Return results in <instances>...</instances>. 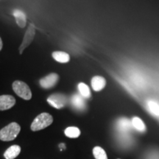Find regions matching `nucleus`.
I'll return each instance as SVG.
<instances>
[{
    "label": "nucleus",
    "mask_w": 159,
    "mask_h": 159,
    "mask_svg": "<svg viewBox=\"0 0 159 159\" xmlns=\"http://www.w3.org/2000/svg\"><path fill=\"white\" fill-rule=\"evenodd\" d=\"M21 128L16 122H12L0 130V139L3 142L13 141L19 135Z\"/></svg>",
    "instance_id": "f257e3e1"
},
{
    "label": "nucleus",
    "mask_w": 159,
    "mask_h": 159,
    "mask_svg": "<svg viewBox=\"0 0 159 159\" xmlns=\"http://www.w3.org/2000/svg\"><path fill=\"white\" fill-rule=\"evenodd\" d=\"M53 122V118L49 114L42 113L39 114L31 125V130L33 131H38L43 130L50 125Z\"/></svg>",
    "instance_id": "f03ea898"
},
{
    "label": "nucleus",
    "mask_w": 159,
    "mask_h": 159,
    "mask_svg": "<svg viewBox=\"0 0 159 159\" xmlns=\"http://www.w3.org/2000/svg\"><path fill=\"white\" fill-rule=\"evenodd\" d=\"M13 89L18 96L25 100H29L32 98L30 89L22 81L16 80L13 83Z\"/></svg>",
    "instance_id": "7ed1b4c3"
},
{
    "label": "nucleus",
    "mask_w": 159,
    "mask_h": 159,
    "mask_svg": "<svg viewBox=\"0 0 159 159\" xmlns=\"http://www.w3.org/2000/svg\"><path fill=\"white\" fill-rule=\"evenodd\" d=\"M49 104L57 109L62 108L67 104L68 99L62 94H54L49 96L47 99Z\"/></svg>",
    "instance_id": "20e7f679"
},
{
    "label": "nucleus",
    "mask_w": 159,
    "mask_h": 159,
    "mask_svg": "<svg viewBox=\"0 0 159 159\" xmlns=\"http://www.w3.org/2000/svg\"><path fill=\"white\" fill-rule=\"evenodd\" d=\"M35 35V27L33 25V24H30L29 26V27L27 28V31H26L22 43H21V44L19 47L20 54H22L23 51L25 50L26 47H27L30 44L32 41H33Z\"/></svg>",
    "instance_id": "39448f33"
},
{
    "label": "nucleus",
    "mask_w": 159,
    "mask_h": 159,
    "mask_svg": "<svg viewBox=\"0 0 159 159\" xmlns=\"http://www.w3.org/2000/svg\"><path fill=\"white\" fill-rule=\"evenodd\" d=\"M59 77L55 73H52L47 76L41 79L40 80V85L43 89H51L54 87L58 81Z\"/></svg>",
    "instance_id": "423d86ee"
},
{
    "label": "nucleus",
    "mask_w": 159,
    "mask_h": 159,
    "mask_svg": "<svg viewBox=\"0 0 159 159\" xmlns=\"http://www.w3.org/2000/svg\"><path fill=\"white\" fill-rule=\"evenodd\" d=\"M116 128L120 134L128 135L133 127L130 120L126 118H121L116 123Z\"/></svg>",
    "instance_id": "0eeeda50"
},
{
    "label": "nucleus",
    "mask_w": 159,
    "mask_h": 159,
    "mask_svg": "<svg viewBox=\"0 0 159 159\" xmlns=\"http://www.w3.org/2000/svg\"><path fill=\"white\" fill-rule=\"evenodd\" d=\"M16 103V99L11 95L0 96V111H5L11 108Z\"/></svg>",
    "instance_id": "6e6552de"
},
{
    "label": "nucleus",
    "mask_w": 159,
    "mask_h": 159,
    "mask_svg": "<svg viewBox=\"0 0 159 159\" xmlns=\"http://www.w3.org/2000/svg\"><path fill=\"white\" fill-rule=\"evenodd\" d=\"M71 103L75 109L78 111H83L85 108V102L80 94H75L71 97Z\"/></svg>",
    "instance_id": "1a4fd4ad"
},
{
    "label": "nucleus",
    "mask_w": 159,
    "mask_h": 159,
    "mask_svg": "<svg viewBox=\"0 0 159 159\" xmlns=\"http://www.w3.org/2000/svg\"><path fill=\"white\" fill-rule=\"evenodd\" d=\"M13 15L15 17L17 25L20 27H25L26 23H27V19H26L25 13L22 11H21V10L16 9L13 11Z\"/></svg>",
    "instance_id": "9d476101"
},
{
    "label": "nucleus",
    "mask_w": 159,
    "mask_h": 159,
    "mask_svg": "<svg viewBox=\"0 0 159 159\" xmlns=\"http://www.w3.org/2000/svg\"><path fill=\"white\" fill-rule=\"evenodd\" d=\"M21 152V148L19 145H13L10 147L4 153L5 159H14L19 156Z\"/></svg>",
    "instance_id": "9b49d317"
},
{
    "label": "nucleus",
    "mask_w": 159,
    "mask_h": 159,
    "mask_svg": "<svg viewBox=\"0 0 159 159\" xmlns=\"http://www.w3.org/2000/svg\"><path fill=\"white\" fill-rule=\"evenodd\" d=\"M105 83V80L102 77L95 76L91 80V86L95 91H99L104 88Z\"/></svg>",
    "instance_id": "f8f14e48"
},
{
    "label": "nucleus",
    "mask_w": 159,
    "mask_h": 159,
    "mask_svg": "<svg viewBox=\"0 0 159 159\" xmlns=\"http://www.w3.org/2000/svg\"><path fill=\"white\" fill-rule=\"evenodd\" d=\"M52 57L57 62L62 63L69 62V60H70V57H69V54H67L66 52H54L52 53Z\"/></svg>",
    "instance_id": "ddd939ff"
},
{
    "label": "nucleus",
    "mask_w": 159,
    "mask_h": 159,
    "mask_svg": "<svg viewBox=\"0 0 159 159\" xmlns=\"http://www.w3.org/2000/svg\"><path fill=\"white\" fill-rule=\"evenodd\" d=\"M131 124H132L133 128L136 129V130L139 131V132H144L145 130H146L144 123L139 117H134L131 120Z\"/></svg>",
    "instance_id": "4468645a"
},
{
    "label": "nucleus",
    "mask_w": 159,
    "mask_h": 159,
    "mask_svg": "<svg viewBox=\"0 0 159 159\" xmlns=\"http://www.w3.org/2000/svg\"><path fill=\"white\" fill-rule=\"evenodd\" d=\"M148 111L152 115L156 116H159V104L153 100H149L147 103Z\"/></svg>",
    "instance_id": "2eb2a0df"
},
{
    "label": "nucleus",
    "mask_w": 159,
    "mask_h": 159,
    "mask_svg": "<svg viewBox=\"0 0 159 159\" xmlns=\"http://www.w3.org/2000/svg\"><path fill=\"white\" fill-rule=\"evenodd\" d=\"M64 133L66 136L71 139L77 138L80 135V130L76 127H69L66 129Z\"/></svg>",
    "instance_id": "dca6fc26"
},
{
    "label": "nucleus",
    "mask_w": 159,
    "mask_h": 159,
    "mask_svg": "<svg viewBox=\"0 0 159 159\" xmlns=\"http://www.w3.org/2000/svg\"><path fill=\"white\" fill-rule=\"evenodd\" d=\"M78 90L80 94L82 96L83 98H89L91 97L90 89L86 84L83 83H80L78 84Z\"/></svg>",
    "instance_id": "f3484780"
},
{
    "label": "nucleus",
    "mask_w": 159,
    "mask_h": 159,
    "mask_svg": "<svg viewBox=\"0 0 159 159\" xmlns=\"http://www.w3.org/2000/svg\"><path fill=\"white\" fill-rule=\"evenodd\" d=\"M93 154L96 159H108L106 152L100 147H95L93 149Z\"/></svg>",
    "instance_id": "a211bd4d"
},
{
    "label": "nucleus",
    "mask_w": 159,
    "mask_h": 159,
    "mask_svg": "<svg viewBox=\"0 0 159 159\" xmlns=\"http://www.w3.org/2000/svg\"><path fill=\"white\" fill-rule=\"evenodd\" d=\"M132 78L134 79V80L135 82H136V83H138L139 85H142L144 83V80L143 78V77L142 75H140V74L137 73L136 71H134V73L132 74Z\"/></svg>",
    "instance_id": "6ab92c4d"
},
{
    "label": "nucleus",
    "mask_w": 159,
    "mask_h": 159,
    "mask_svg": "<svg viewBox=\"0 0 159 159\" xmlns=\"http://www.w3.org/2000/svg\"><path fill=\"white\" fill-rule=\"evenodd\" d=\"M59 148H61V150H62L63 149H65L66 148H65V144H63V143H62V144H61L59 145Z\"/></svg>",
    "instance_id": "aec40b11"
},
{
    "label": "nucleus",
    "mask_w": 159,
    "mask_h": 159,
    "mask_svg": "<svg viewBox=\"0 0 159 159\" xmlns=\"http://www.w3.org/2000/svg\"><path fill=\"white\" fill-rule=\"evenodd\" d=\"M2 48V41L1 38H0V50Z\"/></svg>",
    "instance_id": "412c9836"
}]
</instances>
